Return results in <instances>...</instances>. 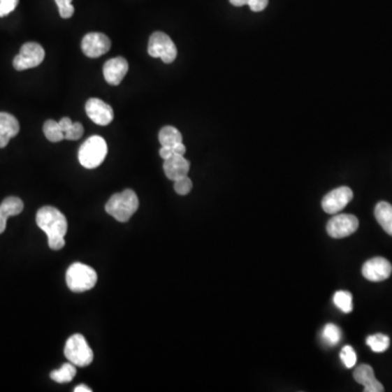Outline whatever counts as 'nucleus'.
<instances>
[{
    "mask_svg": "<svg viewBox=\"0 0 392 392\" xmlns=\"http://www.w3.org/2000/svg\"><path fill=\"white\" fill-rule=\"evenodd\" d=\"M36 224L48 235L50 249L58 251L66 245L64 237L67 233V218L57 208L44 206L36 214Z\"/></svg>",
    "mask_w": 392,
    "mask_h": 392,
    "instance_id": "obj_1",
    "label": "nucleus"
},
{
    "mask_svg": "<svg viewBox=\"0 0 392 392\" xmlns=\"http://www.w3.org/2000/svg\"><path fill=\"white\" fill-rule=\"evenodd\" d=\"M138 198L134 191L124 190V192L112 195L107 202L105 210L119 222H126L138 210Z\"/></svg>",
    "mask_w": 392,
    "mask_h": 392,
    "instance_id": "obj_2",
    "label": "nucleus"
},
{
    "mask_svg": "<svg viewBox=\"0 0 392 392\" xmlns=\"http://www.w3.org/2000/svg\"><path fill=\"white\" fill-rule=\"evenodd\" d=\"M108 147L101 136H93L82 144L79 150L80 164L87 169H95L105 161Z\"/></svg>",
    "mask_w": 392,
    "mask_h": 392,
    "instance_id": "obj_3",
    "label": "nucleus"
},
{
    "mask_svg": "<svg viewBox=\"0 0 392 392\" xmlns=\"http://www.w3.org/2000/svg\"><path fill=\"white\" fill-rule=\"evenodd\" d=\"M66 282L72 292H87L96 284L97 274L89 265L74 263L68 268Z\"/></svg>",
    "mask_w": 392,
    "mask_h": 392,
    "instance_id": "obj_4",
    "label": "nucleus"
},
{
    "mask_svg": "<svg viewBox=\"0 0 392 392\" xmlns=\"http://www.w3.org/2000/svg\"><path fill=\"white\" fill-rule=\"evenodd\" d=\"M64 356L70 363L79 368L89 366L94 358L89 343L80 333H75L68 339L64 347Z\"/></svg>",
    "mask_w": 392,
    "mask_h": 392,
    "instance_id": "obj_5",
    "label": "nucleus"
},
{
    "mask_svg": "<svg viewBox=\"0 0 392 392\" xmlns=\"http://www.w3.org/2000/svg\"><path fill=\"white\" fill-rule=\"evenodd\" d=\"M148 54L153 58H161L165 64L175 61L178 55L175 43L163 32H155L150 37Z\"/></svg>",
    "mask_w": 392,
    "mask_h": 392,
    "instance_id": "obj_6",
    "label": "nucleus"
},
{
    "mask_svg": "<svg viewBox=\"0 0 392 392\" xmlns=\"http://www.w3.org/2000/svg\"><path fill=\"white\" fill-rule=\"evenodd\" d=\"M45 58L44 48L37 43H27L21 48L19 55L13 59V67L17 71L32 69L42 64Z\"/></svg>",
    "mask_w": 392,
    "mask_h": 392,
    "instance_id": "obj_7",
    "label": "nucleus"
},
{
    "mask_svg": "<svg viewBox=\"0 0 392 392\" xmlns=\"http://www.w3.org/2000/svg\"><path fill=\"white\" fill-rule=\"evenodd\" d=\"M358 219L354 215H335L327 224V232L333 239H342L358 230Z\"/></svg>",
    "mask_w": 392,
    "mask_h": 392,
    "instance_id": "obj_8",
    "label": "nucleus"
},
{
    "mask_svg": "<svg viewBox=\"0 0 392 392\" xmlns=\"http://www.w3.org/2000/svg\"><path fill=\"white\" fill-rule=\"evenodd\" d=\"M352 198V190L348 187H340L326 195L321 201V206L327 214H337L341 212Z\"/></svg>",
    "mask_w": 392,
    "mask_h": 392,
    "instance_id": "obj_9",
    "label": "nucleus"
},
{
    "mask_svg": "<svg viewBox=\"0 0 392 392\" xmlns=\"http://www.w3.org/2000/svg\"><path fill=\"white\" fill-rule=\"evenodd\" d=\"M111 42L109 37L101 33H89L82 41V50L89 58H99L109 52Z\"/></svg>",
    "mask_w": 392,
    "mask_h": 392,
    "instance_id": "obj_10",
    "label": "nucleus"
},
{
    "mask_svg": "<svg viewBox=\"0 0 392 392\" xmlns=\"http://www.w3.org/2000/svg\"><path fill=\"white\" fill-rule=\"evenodd\" d=\"M392 273V265L384 257H374L363 265L362 274L372 282H384L389 278Z\"/></svg>",
    "mask_w": 392,
    "mask_h": 392,
    "instance_id": "obj_11",
    "label": "nucleus"
},
{
    "mask_svg": "<svg viewBox=\"0 0 392 392\" xmlns=\"http://www.w3.org/2000/svg\"><path fill=\"white\" fill-rule=\"evenodd\" d=\"M87 116L99 126H108L114 120V110L104 101L99 99H89L85 105Z\"/></svg>",
    "mask_w": 392,
    "mask_h": 392,
    "instance_id": "obj_12",
    "label": "nucleus"
},
{
    "mask_svg": "<svg viewBox=\"0 0 392 392\" xmlns=\"http://www.w3.org/2000/svg\"><path fill=\"white\" fill-rule=\"evenodd\" d=\"M129 64L124 57L112 58L104 64L103 72L107 83L118 85L128 73Z\"/></svg>",
    "mask_w": 392,
    "mask_h": 392,
    "instance_id": "obj_13",
    "label": "nucleus"
},
{
    "mask_svg": "<svg viewBox=\"0 0 392 392\" xmlns=\"http://www.w3.org/2000/svg\"><path fill=\"white\" fill-rule=\"evenodd\" d=\"M164 171L169 180H178L188 175L190 171V163L183 156H173L164 161Z\"/></svg>",
    "mask_w": 392,
    "mask_h": 392,
    "instance_id": "obj_14",
    "label": "nucleus"
},
{
    "mask_svg": "<svg viewBox=\"0 0 392 392\" xmlns=\"http://www.w3.org/2000/svg\"><path fill=\"white\" fill-rule=\"evenodd\" d=\"M353 376L358 384L365 387L364 388L365 392H382L385 390L384 386L376 379L372 366L362 364L354 370Z\"/></svg>",
    "mask_w": 392,
    "mask_h": 392,
    "instance_id": "obj_15",
    "label": "nucleus"
},
{
    "mask_svg": "<svg viewBox=\"0 0 392 392\" xmlns=\"http://www.w3.org/2000/svg\"><path fill=\"white\" fill-rule=\"evenodd\" d=\"M20 124L13 115L0 112V148L6 147L11 138L17 136Z\"/></svg>",
    "mask_w": 392,
    "mask_h": 392,
    "instance_id": "obj_16",
    "label": "nucleus"
},
{
    "mask_svg": "<svg viewBox=\"0 0 392 392\" xmlns=\"http://www.w3.org/2000/svg\"><path fill=\"white\" fill-rule=\"evenodd\" d=\"M375 217L382 229L392 235V205L387 202H379L376 205Z\"/></svg>",
    "mask_w": 392,
    "mask_h": 392,
    "instance_id": "obj_17",
    "label": "nucleus"
},
{
    "mask_svg": "<svg viewBox=\"0 0 392 392\" xmlns=\"http://www.w3.org/2000/svg\"><path fill=\"white\" fill-rule=\"evenodd\" d=\"M158 138H159L161 146H167V147H173L177 144L182 143V134L175 126H164L159 132Z\"/></svg>",
    "mask_w": 392,
    "mask_h": 392,
    "instance_id": "obj_18",
    "label": "nucleus"
},
{
    "mask_svg": "<svg viewBox=\"0 0 392 392\" xmlns=\"http://www.w3.org/2000/svg\"><path fill=\"white\" fill-rule=\"evenodd\" d=\"M75 375H77V368L70 362L64 364L59 370L50 372V378L59 384L72 382Z\"/></svg>",
    "mask_w": 392,
    "mask_h": 392,
    "instance_id": "obj_19",
    "label": "nucleus"
},
{
    "mask_svg": "<svg viewBox=\"0 0 392 392\" xmlns=\"http://www.w3.org/2000/svg\"><path fill=\"white\" fill-rule=\"evenodd\" d=\"M44 130L45 136L48 138V141L52 143H57L61 142L64 138V133L60 128L59 122L55 120H48L43 126Z\"/></svg>",
    "mask_w": 392,
    "mask_h": 392,
    "instance_id": "obj_20",
    "label": "nucleus"
},
{
    "mask_svg": "<svg viewBox=\"0 0 392 392\" xmlns=\"http://www.w3.org/2000/svg\"><path fill=\"white\" fill-rule=\"evenodd\" d=\"M366 343L374 352L382 353L385 352L389 348L390 339L386 335L377 333V335H370L366 339Z\"/></svg>",
    "mask_w": 392,
    "mask_h": 392,
    "instance_id": "obj_21",
    "label": "nucleus"
},
{
    "mask_svg": "<svg viewBox=\"0 0 392 392\" xmlns=\"http://www.w3.org/2000/svg\"><path fill=\"white\" fill-rule=\"evenodd\" d=\"M0 206L5 210L6 214H7L9 217L17 216V215L22 212L23 208H24V204H23L22 200L19 198H15V196H9V198H5L3 203L0 204Z\"/></svg>",
    "mask_w": 392,
    "mask_h": 392,
    "instance_id": "obj_22",
    "label": "nucleus"
},
{
    "mask_svg": "<svg viewBox=\"0 0 392 392\" xmlns=\"http://www.w3.org/2000/svg\"><path fill=\"white\" fill-rule=\"evenodd\" d=\"M333 303L343 313H351L353 310L352 294L348 291L335 292L333 296Z\"/></svg>",
    "mask_w": 392,
    "mask_h": 392,
    "instance_id": "obj_23",
    "label": "nucleus"
},
{
    "mask_svg": "<svg viewBox=\"0 0 392 392\" xmlns=\"http://www.w3.org/2000/svg\"><path fill=\"white\" fill-rule=\"evenodd\" d=\"M323 339L327 344L335 345L338 344L341 340V331L337 326L333 324H327L324 327Z\"/></svg>",
    "mask_w": 392,
    "mask_h": 392,
    "instance_id": "obj_24",
    "label": "nucleus"
},
{
    "mask_svg": "<svg viewBox=\"0 0 392 392\" xmlns=\"http://www.w3.org/2000/svg\"><path fill=\"white\" fill-rule=\"evenodd\" d=\"M340 358L345 368H352L356 364V353L351 345H345L341 350Z\"/></svg>",
    "mask_w": 392,
    "mask_h": 392,
    "instance_id": "obj_25",
    "label": "nucleus"
},
{
    "mask_svg": "<svg viewBox=\"0 0 392 392\" xmlns=\"http://www.w3.org/2000/svg\"><path fill=\"white\" fill-rule=\"evenodd\" d=\"M193 183L188 175L175 181V191L179 195H187L192 190Z\"/></svg>",
    "mask_w": 392,
    "mask_h": 392,
    "instance_id": "obj_26",
    "label": "nucleus"
},
{
    "mask_svg": "<svg viewBox=\"0 0 392 392\" xmlns=\"http://www.w3.org/2000/svg\"><path fill=\"white\" fill-rule=\"evenodd\" d=\"M59 9L60 17L64 19H69L73 15L74 7L72 6V0H55Z\"/></svg>",
    "mask_w": 392,
    "mask_h": 392,
    "instance_id": "obj_27",
    "label": "nucleus"
},
{
    "mask_svg": "<svg viewBox=\"0 0 392 392\" xmlns=\"http://www.w3.org/2000/svg\"><path fill=\"white\" fill-rule=\"evenodd\" d=\"M84 133V128L80 122H73L71 128L64 132V138H67L69 141H75L82 138Z\"/></svg>",
    "mask_w": 392,
    "mask_h": 392,
    "instance_id": "obj_28",
    "label": "nucleus"
},
{
    "mask_svg": "<svg viewBox=\"0 0 392 392\" xmlns=\"http://www.w3.org/2000/svg\"><path fill=\"white\" fill-rule=\"evenodd\" d=\"M19 0H0V17H6L17 8Z\"/></svg>",
    "mask_w": 392,
    "mask_h": 392,
    "instance_id": "obj_29",
    "label": "nucleus"
},
{
    "mask_svg": "<svg viewBox=\"0 0 392 392\" xmlns=\"http://www.w3.org/2000/svg\"><path fill=\"white\" fill-rule=\"evenodd\" d=\"M269 0H249L247 5L251 8L252 11L254 13H259V11L264 10L265 8L268 6Z\"/></svg>",
    "mask_w": 392,
    "mask_h": 392,
    "instance_id": "obj_30",
    "label": "nucleus"
},
{
    "mask_svg": "<svg viewBox=\"0 0 392 392\" xmlns=\"http://www.w3.org/2000/svg\"><path fill=\"white\" fill-rule=\"evenodd\" d=\"M9 218L7 214H6L5 210L0 206V235L3 233L7 227V220Z\"/></svg>",
    "mask_w": 392,
    "mask_h": 392,
    "instance_id": "obj_31",
    "label": "nucleus"
},
{
    "mask_svg": "<svg viewBox=\"0 0 392 392\" xmlns=\"http://www.w3.org/2000/svg\"><path fill=\"white\" fill-rule=\"evenodd\" d=\"M72 124H73V122H72L71 119L68 118V117H64V118H62L61 120L59 121V126L64 133L66 131L71 128Z\"/></svg>",
    "mask_w": 392,
    "mask_h": 392,
    "instance_id": "obj_32",
    "label": "nucleus"
},
{
    "mask_svg": "<svg viewBox=\"0 0 392 392\" xmlns=\"http://www.w3.org/2000/svg\"><path fill=\"white\" fill-rule=\"evenodd\" d=\"M249 0H230V3L235 7H242V6L247 5Z\"/></svg>",
    "mask_w": 392,
    "mask_h": 392,
    "instance_id": "obj_33",
    "label": "nucleus"
},
{
    "mask_svg": "<svg viewBox=\"0 0 392 392\" xmlns=\"http://www.w3.org/2000/svg\"><path fill=\"white\" fill-rule=\"evenodd\" d=\"M74 392H92V389L87 387V385H80L75 387Z\"/></svg>",
    "mask_w": 392,
    "mask_h": 392,
    "instance_id": "obj_34",
    "label": "nucleus"
}]
</instances>
